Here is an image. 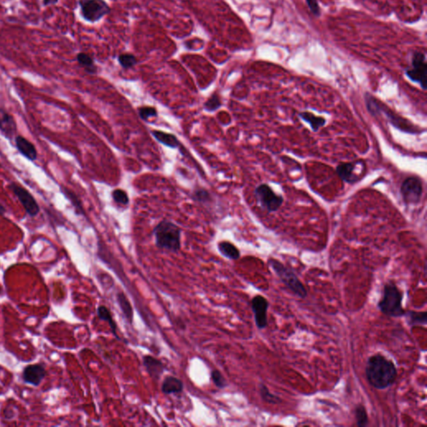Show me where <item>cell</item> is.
<instances>
[{
  "mask_svg": "<svg viewBox=\"0 0 427 427\" xmlns=\"http://www.w3.org/2000/svg\"><path fill=\"white\" fill-rule=\"evenodd\" d=\"M255 195L260 205L268 212L276 211L283 203V197L276 195L268 184L259 185L255 189Z\"/></svg>",
  "mask_w": 427,
  "mask_h": 427,
  "instance_id": "6",
  "label": "cell"
},
{
  "mask_svg": "<svg viewBox=\"0 0 427 427\" xmlns=\"http://www.w3.org/2000/svg\"><path fill=\"white\" fill-rule=\"evenodd\" d=\"M260 395L261 399L268 404H280L281 402V399L280 397L276 395L272 394L270 391L269 388L267 387L265 384H260Z\"/></svg>",
  "mask_w": 427,
  "mask_h": 427,
  "instance_id": "25",
  "label": "cell"
},
{
  "mask_svg": "<svg viewBox=\"0 0 427 427\" xmlns=\"http://www.w3.org/2000/svg\"><path fill=\"white\" fill-rule=\"evenodd\" d=\"M80 14L84 20L95 23L111 12L105 0H79Z\"/></svg>",
  "mask_w": 427,
  "mask_h": 427,
  "instance_id": "5",
  "label": "cell"
},
{
  "mask_svg": "<svg viewBox=\"0 0 427 427\" xmlns=\"http://www.w3.org/2000/svg\"><path fill=\"white\" fill-rule=\"evenodd\" d=\"M222 103H221V97L218 93H213L211 96L209 97V99H207L206 102L204 104V110L206 111H217L218 109L221 107Z\"/></svg>",
  "mask_w": 427,
  "mask_h": 427,
  "instance_id": "26",
  "label": "cell"
},
{
  "mask_svg": "<svg viewBox=\"0 0 427 427\" xmlns=\"http://www.w3.org/2000/svg\"><path fill=\"white\" fill-rule=\"evenodd\" d=\"M401 192L406 204H418L423 193L422 180L417 177H408L402 183Z\"/></svg>",
  "mask_w": 427,
  "mask_h": 427,
  "instance_id": "7",
  "label": "cell"
},
{
  "mask_svg": "<svg viewBox=\"0 0 427 427\" xmlns=\"http://www.w3.org/2000/svg\"><path fill=\"white\" fill-rule=\"evenodd\" d=\"M77 62L79 65L85 68V72L88 74H93L97 72L96 65H94V61L90 54L86 53H79L76 56Z\"/></svg>",
  "mask_w": 427,
  "mask_h": 427,
  "instance_id": "22",
  "label": "cell"
},
{
  "mask_svg": "<svg viewBox=\"0 0 427 427\" xmlns=\"http://www.w3.org/2000/svg\"><path fill=\"white\" fill-rule=\"evenodd\" d=\"M412 69L406 71V75L414 82L422 85V89H427V65L426 56L422 52H416L412 56Z\"/></svg>",
  "mask_w": 427,
  "mask_h": 427,
  "instance_id": "8",
  "label": "cell"
},
{
  "mask_svg": "<svg viewBox=\"0 0 427 427\" xmlns=\"http://www.w3.org/2000/svg\"><path fill=\"white\" fill-rule=\"evenodd\" d=\"M184 390V383L176 376H169L162 382L161 391L164 395L180 394Z\"/></svg>",
  "mask_w": 427,
  "mask_h": 427,
  "instance_id": "16",
  "label": "cell"
},
{
  "mask_svg": "<svg viewBox=\"0 0 427 427\" xmlns=\"http://www.w3.org/2000/svg\"><path fill=\"white\" fill-rule=\"evenodd\" d=\"M269 266L272 270L275 273L278 277L280 278L281 282L287 288L293 292L296 296L300 299H305L307 296V291L306 287L298 278L294 270L285 266L276 259H270Z\"/></svg>",
  "mask_w": 427,
  "mask_h": 427,
  "instance_id": "4",
  "label": "cell"
},
{
  "mask_svg": "<svg viewBox=\"0 0 427 427\" xmlns=\"http://www.w3.org/2000/svg\"><path fill=\"white\" fill-rule=\"evenodd\" d=\"M152 135L159 143L168 147L176 149L180 145L179 139L172 134L165 133L159 130H154L152 131Z\"/></svg>",
  "mask_w": 427,
  "mask_h": 427,
  "instance_id": "20",
  "label": "cell"
},
{
  "mask_svg": "<svg viewBox=\"0 0 427 427\" xmlns=\"http://www.w3.org/2000/svg\"><path fill=\"white\" fill-rule=\"evenodd\" d=\"M119 65H121L124 68H132L133 66L137 64V60L135 56L131 54H120L118 57Z\"/></svg>",
  "mask_w": 427,
  "mask_h": 427,
  "instance_id": "28",
  "label": "cell"
},
{
  "mask_svg": "<svg viewBox=\"0 0 427 427\" xmlns=\"http://www.w3.org/2000/svg\"><path fill=\"white\" fill-rule=\"evenodd\" d=\"M0 132L7 139H12L17 133V124L14 116L0 108Z\"/></svg>",
  "mask_w": 427,
  "mask_h": 427,
  "instance_id": "12",
  "label": "cell"
},
{
  "mask_svg": "<svg viewBox=\"0 0 427 427\" xmlns=\"http://www.w3.org/2000/svg\"><path fill=\"white\" fill-rule=\"evenodd\" d=\"M9 189L17 196V198L19 199V201H20V203L22 204L28 215L34 217L40 213V206L37 201L28 190L15 183H12L9 185Z\"/></svg>",
  "mask_w": 427,
  "mask_h": 427,
  "instance_id": "9",
  "label": "cell"
},
{
  "mask_svg": "<svg viewBox=\"0 0 427 427\" xmlns=\"http://www.w3.org/2000/svg\"><path fill=\"white\" fill-rule=\"evenodd\" d=\"M300 117L304 121L308 123L309 125H311V129L314 131H317L320 128L323 127L326 122L325 118L316 116L310 112H302L300 113Z\"/></svg>",
  "mask_w": 427,
  "mask_h": 427,
  "instance_id": "23",
  "label": "cell"
},
{
  "mask_svg": "<svg viewBox=\"0 0 427 427\" xmlns=\"http://www.w3.org/2000/svg\"><path fill=\"white\" fill-rule=\"evenodd\" d=\"M112 197H113V201L118 204H128L130 202V199H129L127 193L121 189H116V190H113V193H112Z\"/></svg>",
  "mask_w": 427,
  "mask_h": 427,
  "instance_id": "30",
  "label": "cell"
},
{
  "mask_svg": "<svg viewBox=\"0 0 427 427\" xmlns=\"http://www.w3.org/2000/svg\"><path fill=\"white\" fill-rule=\"evenodd\" d=\"M117 303L119 305V309L122 311V314L127 320L129 324H133L134 321V310L132 305L127 296L124 292H119L116 294Z\"/></svg>",
  "mask_w": 427,
  "mask_h": 427,
  "instance_id": "17",
  "label": "cell"
},
{
  "mask_svg": "<svg viewBox=\"0 0 427 427\" xmlns=\"http://www.w3.org/2000/svg\"><path fill=\"white\" fill-rule=\"evenodd\" d=\"M156 245L158 248L169 251L178 252L181 247V229L172 222L164 220L153 230Z\"/></svg>",
  "mask_w": 427,
  "mask_h": 427,
  "instance_id": "2",
  "label": "cell"
},
{
  "mask_svg": "<svg viewBox=\"0 0 427 427\" xmlns=\"http://www.w3.org/2000/svg\"><path fill=\"white\" fill-rule=\"evenodd\" d=\"M192 198L194 201L199 203H209L211 201V195L209 194V191L204 189H196L194 191L192 195Z\"/></svg>",
  "mask_w": 427,
  "mask_h": 427,
  "instance_id": "27",
  "label": "cell"
},
{
  "mask_svg": "<svg viewBox=\"0 0 427 427\" xmlns=\"http://www.w3.org/2000/svg\"><path fill=\"white\" fill-rule=\"evenodd\" d=\"M139 115L142 119L148 120V119L152 118V117L157 116L158 113H157L156 108L150 107V106H144V107L139 108Z\"/></svg>",
  "mask_w": 427,
  "mask_h": 427,
  "instance_id": "31",
  "label": "cell"
},
{
  "mask_svg": "<svg viewBox=\"0 0 427 427\" xmlns=\"http://www.w3.org/2000/svg\"><path fill=\"white\" fill-rule=\"evenodd\" d=\"M45 376V370L40 365H28L23 371V377L25 382L31 385H40V382Z\"/></svg>",
  "mask_w": 427,
  "mask_h": 427,
  "instance_id": "15",
  "label": "cell"
},
{
  "mask_svg": "<svg viewBox=\"0 0 427 427\" xmlns=\"http://www.w3.org/2000/svg\"><path fill=\"white\" fill-rule=\"evenodd\" d=\"M210 377H211L213 383L215 384L216 387L219 388V389H224V388L226 387V380L219 370H213L210 373Z\"/></svg>",
  "mask_w": 427,
  "mask_h": 427,
  "instance_id": "29",
  "label": "cell"
},
{
  "mask_svg": "<svg viewBox=\"0 0 427 427\" xmlns=\"http://www.w3.org/2000/svg\"><path fill=\"white\" fill-rule=\"evenodd\" d=\"M355 418L357 421V426L359 427H365L368 425L369 419H368L367 411L365 406L362 404L357 405L354 410Z\"/></svg>",
  "mask_w": 427,
  "mask_h": 427,
  "instance_id": "24",
  "label": "cell"
},
{
  "mask_svg": "<svg viewBox=\"0 0 427 427\" xmlns=\"http://www.w3.org/2000/svg\"><path fill=\"white\" fill-rule=\"evenodd\" d=\"M143 365L150 377L155 381H158L162 374L164 373V365L161 360L150 355L144 356Z\"/></svg>",
  "mask_w": 427,
  "mask_h": 427,
  "instance_id": "13",
  "label": "cell"
},
{
  "mask_svg": "<svg viewBox=\"0 0 427 427\" xmlns=\"http://www.w3.org/2000/svg\"><path fill=\"white\" fill-rule=\"evenodd\" d=\"M60 2V0H43V5L45 7H48V6L56 5L57 3Z\"/></svg>",
  "mask_w": 427,
  "mask_h": 427,
  "instance_id": "34",
  "label": "cell"
},
{
  "mask_svg": "<svg viewBox=\"0 0 427 427\" xmlns=\"http://www.w3.org/2000/svg\"><path fill=\"white\" fill-rule=\"evenodd\" d=\"M97 315H98V317H99L100 320L106 321L109 324V325L111 326V331L112 332V334L113 335V337L117 338L119 340H121V339L119 338V336L117 334V324L114 321V320H113V317L112 315L111 311L105 306H99L98 309H97Z\"/></svg>",
  "mask_w": 427,
  "mask_h": 427,
  "instance_id": "18",
  "label": "cell"
},
{
  "mask_svg": "<svg viewBox=\"0 0 427 427\" xmlns=\"http://www.w3.org/2000/svg\"><path fill=\"white\" fill-rule=\"evenodd\" d=\"M15 144L19 152L25 158L31 161L37 159L38 152L34 144L23 136L18 135L15 137Z\"/></svg>",
  "mask_w": 427,
  "mask_h": 427,
  "instance_id": "14",
  "label": "cell"
},
{
  "mask_svg": "<svg viewBox=\"0 0 427 427\" xmlns=\"http://www.w3.org/2000/svg\"><path fill=\"white\" fill-rule=\"evenodd\" d=\"M65 194H66V196H68V198L70 200L72 204H74V207L76 208L77 210H79L80 212H82V205H81V203H80V201H79V199L77 198L76 196H75L73 193L69 192L68 190V191H66Z\"/></svg>",
  "mask_w": 427,
  "mask_h": 427,
  "instance_id": "33",
  "label": "cell"
},
{
  "mask_svg": "<svg viewBox=\"0 0 427 427\" xmlns=\"http://www.w3.org/2000/svg\"><path fill=\"white\" fill-rule=\"evenodd\" d=\"M365 372L369 384L377 390H385L393 385L398 376L393 361L380 353L368 358Z\"/></svg>",
  "mask_w": 427,
  "mask_h": 427,
  "instance_id": "1",
  "label": "cell"
},
{
  "mask_svg": "<svg viewBox=\"0 0 427 427\" xmlns=\"http://www.w3.org/2000/svg\"><path fill=\"white\" fill-rule=\"evenodd\" d=\"M404 316H406L407 318L408 325L413 327V326H419V325H427V313L426 311H409L406 312Z\"/></svg>",
  "mask_w": 427,
  "mask_h": 427,
  "instance_id": "21",
  "label": "cell"
},
{
  "mask_svg": "<svg viewBox=\"0 0 427 427\" xmlns=\"http://www.w3.org/2000/svg\"><path fill=\"white\" fill-rule=\"evenodd\" d=\"M361 163L362 161L359 160V161L339 164L337 166V173L343 181L353 184V183H356L360 180L361 178V175L357 174V171H356V170Z\"/></svg>",
  "mask_w": 427,
  "mask_h": 427,
  "instance_id": "11",
  "label": "cell"
},
{
  "mask_svg": "<svg viewBox=\"0 0 427 427\" xmlns=\"http://www.w3.org/2000/svg\"><path fill=\"white\" fill-rule=\"evenodd\" d=\"M269 308V301L266 298L258 294L251 300V309L255 316V325L259 330H265L268 325L267 311Z\"/></svg>",
  "mask_w": 427,
  "mask_h": 427,
  "instance_id": "10",
  "label": "cell"
},
{
  "mask_svg": "<svg viewBox=\"0 0 427 427\" xmlns=\"http://www.w3.org/2000/svg\"><path fill=\"white\" fill-rule=\"evenodd\" d=\"M4 212H5V209H3V207L0 205V214H3Z\"/></svg>",
  "mask_w": 427,
  "mask_h": 427,
  "instance_id": "35",
  "label": "cell"
},
{
  "mask_svg": "<svg viewBox=\"0 0 427 427\" xmlns=\"http://www.w3.org/2000/svg\"><path fill=\"white\" fill-rule=\"evenodd\" d=\"M403 294L396 284L390 280L385 283L383 290V296L378 302L377 307L382 314L389 317L399 318L405 314L402 306Z\"/></svg>",
  "mask_w": 427,
  "mask_h": 427,
  "instance_id": "3",
  "label": "cell"
},
{
  "mask_svg": "<svg viewBox=\"0 0 427 427\" xmlns=\"http://www.w3.org/2000/svg\"><path fill=\"white\" fill-rule=\"evenodd\" d=\"M219 251L229 260H237L241 257V252L237 247L229 241H221L218 244Z\"/></svg>",
  "mask_w": 427,
  "mask_h": 427,
  "instance_id": "19",
  "label": "cell"
},
{
  "mask_svg": "<svg viewBox=\"0 0 427 427\" xmlns=\"http://www.w3.org/2000/svg\"><path fill=\"white\" fill-rule=\"evenodd\" d=\"M306 3L308 4L309 9H311L312 14L315 16H320V7L317 0H306Z\"/></svg>",
  "mask_w": 427,
  "mask_h": 427,
  "instance_id": "32",
  "label": "cell"
}]
</instances>
